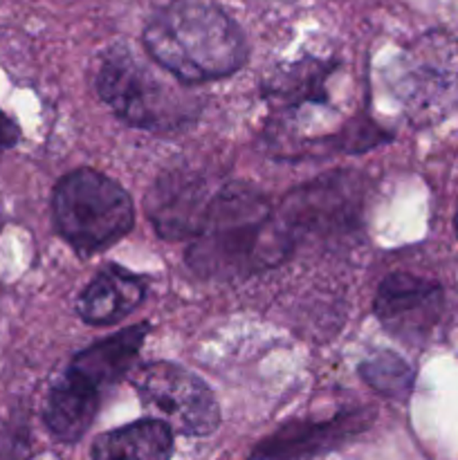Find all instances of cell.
I'll list each match as a JSON object with an SVG mask.
<instances>
[{
    "label": "cell",
    "mask_w": 458,
    "mask_h": 460,
    "mask_svg": "<svg viewBox=\"0 0 458 460\" xmlns=\"http://www.w3.org/2000/svg\"><path fill=\"white\" fill-rule=\"evenodd\" d=\"M335 72V61L304 57L269 76L265 84V97L283 115H299L310 108H326L328 81Z\"/></svg>",
    "instance_id": "obj_12"
},
{
    "label": "cell",
    "mask_w": 458,
    "mask_h": 460,
    "mask_svg": "<svg viewBox=\"0 0 458 460\" xmlns=\"http://www.w3.org/2000/svg\"><path fill=\"white\" fill-rule=\"evenodd\" d=\"M146 281L139 274L108 263L81 292L76 313L85 323L108 326L128 317L144 301Z\"/></svg>",
    "instance_id": "obj_11"
},
{
    "label": "cell",
    "mask_w": 458,
    "mask_h": 460,
    "mask_svg": "<svg viewBox=\"0 0 458 460\" xmlns=\"http://www.w3.org/2000/svg\"><path fill=\"white\" fill-rule=\"evenodd\" d=\"M359 211L357 191L348 187L346 180L335 175L332 180L308 184L292 193L281 207L278 216L286 223L287 232L292 234L296 243V234L301 232H319V229H337L353 223L355 214Z\"/></svg>",
    "instance_id": "obj_9"
},
{
    "label": "cell",
    "mask_w": 458,
    "mask_h": 460,
    "mask_svg": "<svg viewBox=\"0 0 458 460\" xmlns=\"http://www.w3.org/2000/svg\"><path fill=\"white\" fill-rule=\"evenodd\" d=\"M225 180L193 166H173L146 193V216L166 241H193Z\"/></svg>",
    "instance_id": "obj_6"
},
{
    "label": "cell",
    "mask_w": 458,
    "mask_h": 460,
    "mask_svg": "<svg viewBox=\"0 0 458 460\" xmlns=\"http://www.w3.org/2000/svg\"><path fill=\"white\" fill-rule=\"evenodd\" d=\"M173 431L157 418L130 422L97 436L90 449L92 460H171Z\"/></svg>",
    "instance_id": "obj_13"
},
{
    "label": "cell",
    "mask_w": 458,
    "mask_h": 460,
    "mask_svg": "<svg viewBox=\"0 0 458 460\" xmlns=\"http://www.w3.org/2000/svg\"><path fill=\"white\" fill-rule=\"evenodd\" d=\"M371 422V416L362 411L344 413L330 420L317 422H292L281 427L277 434L265 438L254 449L250 460H305L317 454L330 452L341 443L364 431Z\"/></svg>",
    "instance_id": "obj_8"
},
{
    "label": "cell",
    "mask_w": 458,
    "mask_h": 460,
    "mask_svg": "<svg viewBox=\"0 0 458 460\" xmlns=\"http://www.w3.org/2000/svg\"><path fill=\"white\" fill-rule=\"evenodd\" d=\"M364 382L371 389L391 398H407L413 386V368L395 353L382 350L359 367Z\"/></svg>",
    "instance_id": "obj_15"
},
{
    "label": "cell",
    "mask_w": 458,
    "mask_h": 460,
    "mask_svg": "<svg viewBox=\"0 0 458 460\" xmlns=\"http://www.w3.org/2000/svg\"><path fill=\"white\" fill-rule=\"evenodd\" d=\"M99 404H101V394L63 373L45 402V425L49 434L61 443H76L97 418Z\"/></svg>",
    "instance_id": "obj_14"
},
{
    "label": "cell",
    "mask_w": 458,
    "mask_h": 460,
    "mask_svg": "<svg viewBox=\"0 0 458 460\" xmlns=\"http://www.w3.org/2000/svg\"><path fill=\"white\" fill-rule=\"evenodd\" d=\"M454 229H456V234H458V209H456V216H454Z\"/></svg>",
    "instance_id": "obj_17"
},
{
    "label": "cell",
    "mask_w": 458,
    "mask_h": 460,
    "mask_svg": "<svg viewBox=\"0 0 458 460\" xmlns=\"http://www.w3.org/2000/svg\"><path fill=\"white\" fill-rule=\"evenodd\" d=\"M295 250V238L263 193L225 180L187 263L205 281L236 283L277 268Z\"/></svg>",
    "instance_id": "obj_1"
},
{
    "label": "cell",
    "mask_w": 458,
    "mask_h": 460,
    "mask_svg": "<svg viewBox=\"0 0 458 460\" xmlns=\"http://www.w3.org/2000/svg\"><path fill=\"white\" fill-rule=\"evenodd\" d=\"M142 43L182 85L236 75L250 57L238 22L209 0H171L148 18Z\"/></svg>",
    "instance_id": "obj_2"
},
{
    "label": "cell",
    "mask_w": 458,
    "mask_h": 460,
    "mask_svg": "<svg viewBox=\"0 0 458 460\" xmlns=\"http://www.w3.org/2000/svg\"><path fill=\"white\" fill-rule=\"evenodd\" d=\"M445 295L440 283L409 272L382 279L373 301V313L382 326L404 341L425 337L440 317Z\"/></svg>",
    "instance_id": "obj_7"
},
{
    "label": "cell",
    "mask_w": 458,
    "mask_h": 460,
    "mask_svg": "<svg viewBox=\"0 0 458 460\" xmlns=\"http://www.w3.org/2000/svg\"><path fill=\"white\" fill-rule=\"evenodd\" d=\"M21 139V128H18L16 121L7 115L4 111H0V151H7L13 148Z\"/></svg>",
    "instance_id": "obj_16"
},
{
    "label": "cell",
    "mask_w": 458,
    "mask_h": 460,
    "mask_svg": "<svg viewBox=\"0 0 458 460\" xmlns=\"http://www.w3.org/2000/svg\"><path fill=\"white\" fill-rule=\"evenodd\" d=\"M144 407L182 436H209L220 425V407L209 386L187 368L171 362L142 364L130 376Z\"/></svg>",
    "instance_id": "obj_5"
},
{
    "label": "cell",
    "mask_w": 458,
    "mask_h": 460,
    "mask_svg": "<svg viewBox=\"0 0 458 460\" xmlns=\"http://www.w3.org/2000/svg\"><path fill=\"white\" fill-rule=\"evenodd\" d=\"M97 93L119 119L151 133L187 128L202 108L200 99L155 75L126 45H115L103 54Z\"/></svg>",
    "instance_id": "obj_3"
},
{
    "label": "cell",
    "mask_w": 458,
    "mask_h": 460,
    "mask_svg": "<svg viewBox=\"0 0 458 460\" xmlns=\"http://www.w3.org/2000/svg\"><path fill=\"white\" fill-rule=\"evenodd\" d=\"M146 332L148 323H139V326H130L117 335L106 337V340L76 353L66 373L88 389L101 394L103 389L119 382L133 368L144 340H146Z\"/></svg>",
    "instance_id": "obj_10"
},
{
    "label": "cell",
    "mask_w": 458,
    "mask_h": 460,
    "mask_svg": "<svg viewBox=\"0 0 458 460\" xmlns=\"http://www.w3.org/2000/svg\"><path fill=\"white\" fill-rule=\"evenodd\" d=\"M52 218L58 236L76 254L92 256L133 229L135 205L128 191L106 173L76 169L54 187Z\"/></svg>",
    "instance_id": "obj_4"
}]
</instances>
